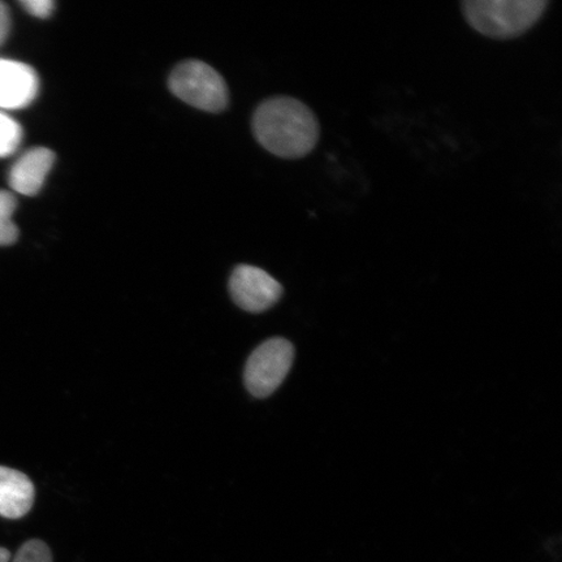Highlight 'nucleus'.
<instances>
[{
    "mask_svg": "<svg viewBox=\"0 0 562 562\" xmlns=\"http://www.w3.org/2000/svg\"><path fill=\"white\" fill-rule=\"evenodd\" d=\"M55 164V154L46 147H35L24 154L10 172L13 191L24 195L37 194L45 184L48 172Z\"/></svg>",
    "mask_w": 562,
    "mask_h": 562,
    "instance_id": "0eeeda50",
    "label": "nucleus"
},
{
    "mask_svg": "<svg viewBox=\"0 0 562 562\" xmlns=\"http://www.w3.org/2000/svg\"><path fill=\"white\" fill-rule=\"evenodd\" d=\"M10 27V11L4 3L0 2V46H2L7 37H9Z\"/></svg>",
    "mask_w": 562,
    "mask_h": 562,
    "instance_id": "ddd939ff",
    "label": "nucleus"
},
{
    "mask_svg": "<svg viewBox=\"0 0 562 562\" xmlns=\"http://www.w3.org/2000/svg\"><path fill=\"white\" fill-rule=\"evenodd\" d=\"M38 90L40 79L32 67L0 59V108L24 109L35 100Z\"/></svg>",
    "mask_w": 562,
    "mask_h": 562,
    "instance_id": "423d86ee",
    "label": "nucleus"
},
{
    "mask_svg": "<svg viewBox=\"0 0 562 562\" xmlns=\"http://www.w3.org/2000/svg\"><path fill=\"white\" fill-rule=\"evenodd\" d=\"M294 348L283 337H273L259 346L249 357L245 368V385L252 396L272 395L290 372Z\"/></svg>",
    "mask_w": 562,
    "mask_h": 562,
    "instance_id": "20e7f679",
    "label": "nucleus"
},
{
    "mask_svg": "<svg viewBox=\"0 0 562 562\" xmlns=\"http://www.w3.org/2000/svg\"><path fill=\"white\" fill-rule=\"evenodd\" d=\"M252 131L267 151L284 159L306 157L318 144V119L306 104L290 97L265 101L252 117Z\"/></svg>",
    "mask_w": 562,
    "mask_h": 562,
    "instance_id": "f257e3e1",
    "label": "nucleus"
},
{
    "mask_svg": "<svg viewBox=\"0 0 562 562\" xmlns=\"http://www.w3.org/2000/svg\"><path fill=\"white\" fill-rule=\"evenodd\" d=\"M229 292L245 312L262 313L269 311L283 296V286L265 270L241 265L232 273Z\"/></svg>",
    "mask_w": 562,
    "mask_h": 562,
    "instance_id": "39448f33",
    "label": "nucleus"
},
{
    "mask_svg": "<svg viewBox=\"0 0 562 562\" xmlns=\"http://www.w3.org/2000/svg\"><path fill=\"white\" fill-rule=\"evenodd\" d=\"M11 561V552L5 550V548L0 547V562H10Z\"/></svg>",
    "mask_w": 562,
    "mask_h": 562,
    "instance_id": "4468645a",
    "label": "nucleus"
},
{
    "mask_svg": "<svg viewBox=\"0 0 562 562\" xmlns=\"http://www.w3.org/2000/svg\"><path fill=\"white\" fill-rule=\"evenodd\" d=\"M170 89L195 109L221 112L228 104V88L213 67L199 60L181 63L170 77Z\"/></svg>",
    "mask_w": 562,
    "mask_h": 562,
    "instance_id": "7ed1b4c3",
    "label": "nucleus"
},
{
    "mask_svg": "<svg viewBox=\"0 0 562 562\" xmlns=\"http://www.w3.org/2000/svg\"><path fill=\"white\" fill-rule=\"evenodd\" d=\"M35 491L32 481L19 470L0 467V516L19 519L30 513Z\"/></svg>",
    "mask_w": 562,
    "mask_h": 562,
    "instance_id": "6e6552de",
    "label": "nucleus"
},
{
    "mask_svg": "<svg viewBox=\"0 0 562 562\" xmlns=\"http://www.w3.org/2000/svg\"><path fill=\"white\" fill-rule=\"evenodd\" d=\"M21 5L31 13V15L38 19H47L54 11V2L52 0H24Z\"/></svg>",
    "mask_w": 562,
    "mask_h": 562,
    "instance_id": "f8f14e48",
    "label": "nucleus"
},
{
    "mask_svg": "<svg viewBox=\"0 0 562 562\" xmlns=\"http://www.w3.org/2000/svg\"><path fill=\"white\" fill-rule=\"evenodd\" d=\"M10 562H53L50 548L42 540H27Z\"/></svg>",
    "mask_w": 562,
    "mask_h": 562,
    "instance_id": "9b49d317",
    "label": "nucleus"
},
{
    "mask_svg": "<svg viewBox=\"0 0 562 562\" xmlns=\"http://www.w3.org/2000/svg\"><path fill=\"white\" fill-rule=\"evenodd\" d=\"M546 0H469L462 4L468 23L491 38H516L543 16Z\"/></svg>",
    "mask_w": 562,
    "mask_h": 562,
    "instance_id": "f03ea898",
    "label": "nucleus"
},
{
    "mask_svg": "<svg viewBox=\"0 0 562 562\" xmlns=\"http://www.w3.org/2000/svg\"><path fill=\"white\" fill-rule=\"evenodd\" d=\"M21 139H23V130L20 124L0 112V158L15 153Z\"/></svg>",
    "mask_w": 562,
    "mask_h": 562,
    "instance_id": "9d476101",
    "label": "nucleus"
},
{
    "mask_svg": "<svg viewBox=\"0 0 562 562\" xmlns=\"http://www.w3.org/2000/svg\"><path fill=\"white\" fill-rule=\"evenodd\" d=\"M16 199L10 192L0 191V246L16 243L19 229L12 216L16 210Z\"/></svg>",
    "mask_w": 562,
    "mask_h": 562,
    "instance_id": "1a4fd4ad",
    "label": "nucleus"
}]
</instances>
